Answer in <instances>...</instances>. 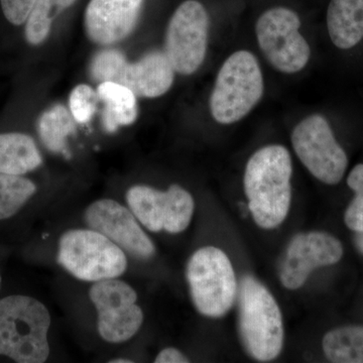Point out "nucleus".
Returning <instances> with one entry per match:
<instances>
[{
	"label": "nucleus",
	"mask_w": 363,
	"mask_h": 363,
	"mask_svg": "<svg viewBox=\"0 0 363 363\" xmlns=\"http://www.w3.org/2000/svg\"><path fill=\"white\" fill-rule=\"evenodd\" d=\"M327 26L333 44L348 50L363 38V0H331Z\"/></svg>",
	"instance_id": "obj_16"
},
{
	"label": "nucleus",
	"mask_w": 363,
	"mask_h": 363,
	"mask_svg": "<svg viewBox=\"0 0 363 363\" xmlns=\"http://www.w3.org/2000/svg\"><path fill=\"white\" fill-rule=\"evenodd\" d=\"M174 76L175 70L164 52H150L135 63H128L121 55L111 82L130 88L138 96L154 98L168 92Z\"/></svg>",
	"instance_id": "obj_15"
},
{
	"label": "nucleus",
	"mask_w": 363,
	"mask_h": 363,
	"mask_svg": "<svg viewBox=\"0 0 363 363\" xmlns=\"http://www.w3.org/2000/svg\"><path fill=\"white\" fill-rule=\"evenodd\" d=\"M88 227L104 234L123 252L136 259H150L156 252L154 243L138 224L130 209L111 199L92 203L85 211Z\"/></svg>",
	"instance_id": "obj_12"
},
{
	"label": "nucleus",
	"mask_w": 363,
	"mask_h": 363,
	"mask_svg": "<svg viewBox=\"0 0 363 363\" xmlns=\"http://www.w3.org/2000/svg\"><path fill=\"white\" fill-rule=\"evenodd\" d=\"M264 94V78L257 58L238 51L224 62L210 97V109L217 123L240 121L259 104Z\"/></svg>",
	"instance_id": "obj_4"
},
{
	"label": "nucleus",
	"mask_w": 363,
	"mask_h": 363,
	"mask_svg": "<svg viewBox=\"0 0 363 363\" xmlns=\"http://www.w3.org/2000/svg\"><path fill=\"white\" fill-rule=\"evenodd\" d=\"M58 262L80 281L116 279L128 267L125 253L93 229H72L59 241Z\"/></svg>",
	"instance_id": "obj_6"
},
{
	"label": "nucleus",
	"mask_w": 363,
	"mask_h": 363,
	"mask_svg": "<svg viewBox=\"0 0 363 363\" xmlns=\"http://www.w3.org/2000/svg\"><path fill=\"white\" fill-rule=\"evenodd\" d=\"M35 2L37 0H0L4 16L14 26L26 23Z\"/></svg>",
	"instance_id": "obj_25"
},
{
	"label": "nucleus",
	"mask_w": 363,
	"mask_h": 363,
	"mask_svg": "<svg viewBox=\"0 0 363 363\" xmlns=\"http://www.w3.org/2000/svg\"><path fill=\"white\" fill-rule=\"evenodd\" d=\"M143 0H90L85 28L92 42L111 45L125 39L138 23Z\"/></svg>",
	"instance_id": "obj_14"
},
{
	"label": "nucleus",
	"mask_w": 363,
	"mask_h": 363,
	"mask_svg": "<svg viewBox=\"0 0 363 363\" xmlns=\"http://www.w3.org/2000/svg\"><path fill=\"white\" fill-rule=\"evenodd\" d=\"M51 315L35 298L9 296L0 300V355L18 363H43L50 355Z\"/></svg>",
	"instance_id": "obj_3"
},
{
	"label": "nucleus",
	"mask_w": 363,
	"mask_h": 363,
	"mask_svg": "<svg viewBox=\"0 0 363 363\" xmlns=\"http://www.w3.org/2000/svg\"><path fill=\"white\" fill-rule=\"evenodd\" d=\"M300 26L298 14L286 7L269 9L257 21L260 49L272 67L283 73H297L309 62L311 51L298 32Z\"/></svg>",
	"instance_id": "obj_7"
},
{
	"label": "nucleus",
	"mask_w": 363,
	"mask_h": 363,
	"mask_svg": "<svg viewBox=\"0 0 363 363\" xmlns=\"http://www.w3.org/2000/svg\"><path fill=\"white\" fill-rule=\"evenodd\" d=\"M186 276L191 298L203 316L221 318L230 311L238 285L230 259L220 248H200L190 257Z\"/></svg>",
	"instance_id": "obj_5"
},
{
	"label": "nucleus",
	"mask_w": 363,
	"mask_h": 363,
	"mask_svg": "<svg viewBox=\"0 0 363 363\" xmlns=\"http://www.w3.org/2000/svg\"><path fill=\"white\" fill-rule=\"evenodd\" d=\"M91 302L97 311L98 332L107 342L123 343L138 333L143 313L138 294L121 279L96 281L89 291Z\"/></svg>",
	"instance_id": "obj_9"
},
{
	"label": "nucleus",
	"mask_w": 363,
	"mask_h": 363,
	"mask_svg": "<svg viewBox=\"0 0 363 363\" xmlns=\"http://www.w3.org/2000/svg\"><path fill=\"white\" fill-rule=\"evenodd\" d=\"M111 363H131L133 360L128 359V358H116V359H112Z\"/></svg>",
	"instance_id": "obj_28"
},
{
	"label": "nucleus",
	"mask_w": 363,
	"mask_h": 363,
	"mask_svg": "<svg viewBox=\"0 0 363 363\" xmlns=\"http://www.w3.org/2000/svg\"><path fill=\"white\" fill-rule=\"evenodd\" d=\"M292 143L298 159L318 180L327 185L342 180L347 156L323 116L313 114L303 119L293 130Z\"/></svg>",
	"instance_id": "obj_8"
},
{
	"label": "nucleus",
	"mask_w": 363,
	"mask_h": 363,
	"mask_svg": "<svg viewBox=\"0 0 363 363\" xmlns=\"http://www.w3.org/2000/svg\"><path fill=\"white\" fill-rule=\"evenodd\" d=\"M292 159L283 145H267L248 160L243 185L260 228L274 229L285 221L292 201Z\"/></svg>",
	"instance_id": "obj_1"
},
{
	"label": "nucleus",
	"mask_w": 363,
	"mask_h": 363,
	"mask_svg": "<svg viewBox=\"0 0 363 363\" xmlns=\"http://www.w3.org/2000/svg\"><path fill=\"white\" fill-rule=\"evenodd\" d=\"M42 164L35 140L23 133L0 135V173L21 176Z\"/></svg>",
	"instance_id": "obj_17"
},
{
	"label": "nucleus",
	"mask_w": 363,
	"mask_h": 363,
	"mask_svg": "<svg viewBox=\"0 0 363 363\" xmlns=\"http://www.w3.org/2000/svg\"><path fill=\"white\" fill-rule=\"evenodd\" d=\"M209 18L205 7L187 0L177 9L167 30L164 54L174 70L190 75L202 65L207 52Z\"/></svg>",
	"instance_id": "obj_11"
},
{
	"label": "nucleus",
	"mask_w": 363,
	"mask_h": 363,
	"mask_svg": "<svg viewBox=\"0 0 363 363\" xmlns=\"http://www.w3.org/2000/svg\"><path fill=\"white\" fill-rule=\"evenodd\" d=\"M0 283H1V278H0Z\"/></svg>",
	"instance_id": "obj_29"
},
{
	"label": "nucleus",
	"mask_w": 363,
	"mask_h": 363,
	"mask_svg": "<svg viewBox=\"0 0 363 363\" xmlns=\"http://www.w3.org/2000/svg\"><path fill=\"white\" fill-rule=\"evenodd\" d=\"M357 245L358 250L363 253V231H362V233H358Z\"/></svg>",
	"instance_id": "obj_27"
},
{
	"label": "nucleus",
	"mask_w": 363,
	"mask_h": 363,
	"mask_svg": "<svg viewBox=\"0 0 363 363\" xmlns=\"http://www.w3.org/2000/svg\"><path fill=\"white\" fill-rule=\"evenodd\" d=\"M75 130V119L63 105H55L44 112L39 121L40 140L52 152L68 155L66 140Z\"/></svg>",
	"instance_id": "obj_20"
},
{
	"label": "nucleus",
	"mask_w": 363,
	"mask_h": 363,
	"mask_svg": "<svg viewBox=\"0 0 363 363\" xmlns=\"http://www.w3.org/2000/svg\"><path fill=\"white\" fill-rule=\"evenodd\" d=\"M238 332L243 348L253 359L269 362L284 347L283 316L266 286L252 276L238 286Z\"/></svg>",
	"instance_id": "obj_2"
},
{
	"label": "nucleus",
	"mask_w": 363,
	"mask_h": 363,
	"mask_svg": "<svg viewBox=\"0 0 363 363\" xmlns=\"http://www.w3.org/2000/svg\"><path fill=\"white\" fill-rule=\"evenodd\" d=\"M325 357L335 363H363V327L345 326L324 336Z\"/></svg>",
	"instance_id": "obj_19"
},
{
	"label": "nucleus",
	"mask_w": 363,
	"mask_h": 363,
	"mask_svg": "<svg viewBox=\"0 0 363 363\" xmlns=\"http://www.w3.org/2000/svg\"><path fill=\"white\" fill-rule=\"evenodd\" d=\"M97 92L90 86L81 84L74 88L70 95V111L78 123H86L96 111Z\"/></svg>",
	"instance_id": "obj_24"
},
{
	"label": "nucleus",
	"mask_w": 363,
	"mask_h": 363,
	"mask_svg": "<svg viewBox=\"0 0 363 363\" xmlns=\"http://www.w3.org/2000/svg\"><path fill=\"white\" fill-rule=\"evenodd\" d=\"M76 0H37L26 21V39L28 44H42L51 30L52 21Z\"/></svg>",
	"instance_id": "obj_21"
},
{
	"label": "nucleus",
	"mask_w": 363,
	"mask_h": 363,
	"mask_svg": "<svg viewBox=\"0 0 363 363\" xmlns=\"http://www.w3.org/2000/svg\"><path fill=\"white\" fill-rule=\"evenodd\" d=\"M156 363H187L190 362L188 357H186L180 350H176V348H166L162 350L161 352L157 354Z\"/></svg>",
	"instance_id": "obj_26"
},
{
	"label": "nucleus",
	"mask_w": 363,
	"mask_h": 363,
	"mask_svg": "<svg viewBox=\"0 0 363 363\" xmlns=\"http://www.w3.org/2000/svg\"><path fill=\"white\" fill-rule=\"evenodd\" d=\"M126 201L136 219L152 233H180L187 229L194 214L192 195L179 185H172L166 192L133 186L126 193Z\"/></svg>",
	"instance_id": "obj_10"
},
{
	"label": "nucleus",
	"mask_w": 363,
	"mask_h": 363,
	"mask_svg": "<svg viewBox=\"0 0 363 363\" xmlns=\"http://www.w3.org/2000/svg\"><path fill=\"white\" fill-rule=\"evenodd\" d=\"M96 92L104 102V126L107 133L135 123L138 116L136 95L130 88L118 83L102 82Z\"/></svg>",
	"instance_id": "obj_18"
},
{
	"label": "nucleus",
	"mask_w": 363,
	"mask_h": 363,
	"mask_svg": "<svg viewBox=\"0 0 363 363\" xmlns=\"http://www.w3.org/2000/svg\"><path fill=\"white\" fill-rule=\"evenodd\" d=\"M342 255V245L330 234L317 231L298 234L286 250L279 279L288 290H297L315 269L337 264Z\"/></svg>",
	"instance_id": "obj_13"
},
{
	"label": "nucleus",
	"mask_w": 363,
	"mask_h": 363,
	"mask_svg": "<svg viewBox=\"0 0 363 363\" xmlns=\"http://www.w3.org/2000/svg\"><path fill=\"white\" fill-rule=\"evenodd\" d=\"M348 186L355 192L354 199L351 201L345 212L344 221L351 230L363 231V164L353 168L347 179Z\"/></svg>",
	"instance_id": "obj_23"
},
{
	"label": "nucleus",
	"mask_w": 363,
	"mask_h": 363,
	"mask_svg": "<svg viewBox=\"0 0 363 363\" xmlns=\"http://www.w3.org/2000/svg\"><path fill=\"white\" fill-rule=\"evenodd\" d=\"M35 192L37 187L28 179L0 173V220L18 213Z\"/></svg>",
	"instance_id": "obj_22"
}]
</instances>
